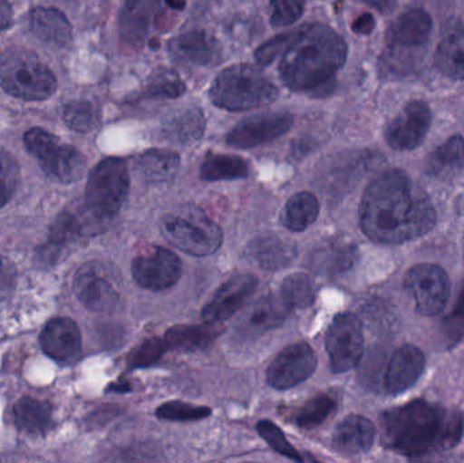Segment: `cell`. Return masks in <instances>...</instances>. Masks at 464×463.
I'll return each mask as SVG.
<instances>
[{"label":"cell","mask_w":464,"mask_h":463,"mask_svg":"<svg viewBox=\"0 0 464 463\" xmlns=\"http://www.w3.org/2000/svg\"><path fill=\"white\" fill-rule=\"evenodd\" d=\"M435 225V208L430 198L403 171H384L365 189L360 204V226L373 242L405 244L424 236Z\"/></svg>","instance_id":"6da1fadb"},{"label":"cell","mask_w":464,"mask_h":463,"mask_svg":"<svg viewBox=\"0 0 464 463\" xmlns=\"http://www.w3.org/2000/svg\"><path fill=\"white\" fill-rule=\"evenodd\" d=\"M463 418L458 410L417 400L382 416V440L395 453L422 457L459 443Z\"/></svg>","instance_id":"7a4b0ae2"},{"label":"cell","mask_w":464,"mask_h":463,"mask_svg":"<svg viewBox=\"0 0 464 463\" xmlns=\"http://www.w3.org/2000/svg\"><path fill=\"white\" fill-rule=\"evenodd\" d=\"M348 46L343 37L324 24L297 30L280 60L281 79L294 92L329 94L338 71L343 67Z\"/></svg>","instance_id":"3957f363"},{"label":"cell","mask_w":464,"mask_h":463,"mask_svg":"<svg viewBox=\"0 0 464 463\" xmlns=\"http://www.w3.org/2000/svg\"><path fill=\"white\" fill-rule=\"evenodd\" d=\"M278 89L250 64L226 68L209 89V98L218 108L228 111H250L275 102Z\"/></svg>","instance_id":"277c9868"},{"label":"cell","mask_w":464,"mask_h":463,"mask_svg":"<svg viewBox=\"0 0 464 463\" xmlns=\"http://www.w3.org/2000/svg\"><path fill=\"white\" fill-rule=\"evenodd\" d=\"M0 87L19 100L44 101L56 92L57 81L34 52L13 48L0 59Z\"/></svg>","instance_id":"5b68a950"},{"label":"cell","mask_w":464,"mask_h":463,"mask_svg":"<svg viewBox=\"0 0 464 463\" xmlns=\"http://www.w3.org/2000/svg\"><path fill=\"white\" fill-rule=\"evenodd\" d=\"M130 173L124 160L108 158L98 163L86 185V211L108 223L121 209L130 193Z\"/></svg>","instance_id":"8992f818"},{"label":"cell","mask_w":464,"mask_h":463,"mask_svg":"<svg viewBox=\"0 0 464 463\" xmlns=\"http://www.w3.org/2000/svg\"><path fill=\"white\" fill-rule=\"evenodd\" d=\"M162 230L171 244L198 257L217 252L223 242L222 228L195 207L166 215Z\"/></svg>","instance_id":"52a82bcc"},{"label":"cell","mask_w":464,"mask_h":463,"mask_svg":"<svg viewBox=\"0 0 464 463\" xmlns=\"http://www.w3.org/2000/svg\"><path fill=\"white\" fill-rule=\"evenodd\" d=\"M24 140L46 176L63 184H71L83 177L86 159L75 147L60 144L56 136L41 128L27 130Z\"/></svg>","instance_id":"ba28073f"},{"label":"cell","mask_w":464,"mask_h":463,"mask_svg":"<svg viewBox=\"0 0 464 463\" xmlns=\"http://www.w3.org/2000/svg\"><path fill=\"white\" fill-rule=\"evenodd\" d=\"M405 288L417 312L422 315L439 314L446 307L451 293L446 272L432 264L413 266L406 275Z\"/></svg>","instance_id":"9c48e42d"},{"label":"cell","mask_w":464,"mask_h":463,"mask_svg":"<svg viewBox=\"0 0 464 463\" xmlns=\"http://www.w3.org/2000/svg\"><path fill=\"white\" fill-rule=\"evenodd\" d=\"M364 348L362 326L352 313H343L327 329L326 350L334 372H346L359 364Z\"/></svg>","instance_id":"30bf717a"},{"label":"cell","mask_w":464,"mask_h":463,"mask_svg":"<svg viewBox=\"0 0 464 463\" xmlns=\"http://www.w3.org/2000/svg\"><path fill=\"white\" fill-rule=\"evenodd\" d=\"M181 274V260L166 247H147L133 258V279L146 290H168L177 285Z\"/></svg>","instance_id":"8fae6325"},{"label":"cell","mask_w":464,"mask_h":463,"mask_svg":"<svg viewBox=\"0 0 464 463\" xmlns=\"http://www.w3.org/2000/svg\"><path fill=\"white\" fill-rule=\"evenodd\" d=\"M73 290L90 312L106 313L119 304L120 293L102 264L87 263L76 272Z\"/></svg>","instance_id":"7c38bea8"},{"label":"cell","mask_w":464,"mask_h":463,"mask_svg":"<svg viewBox=\"0 0 464 463\" xmlns=\"http://www.w3.org/2000/svg\"><path fill=\"white\" fill-rule=\"evenodd\" d=\"M292 125L294 116L288 111L256 114L232 128L227 135V144L234 149H253L285 135Z\"/></svg>","instance_id":"4fadbf2b"},{"label":"cell","mask_w":464,"mask_h":463,"mask_svg":"<svg viewBox=\"0 0 464 463\" xmlns=\"http://www.w3.org/2000/svg\"><path fill=\"white\" fill-rule=\"evenodd\" d=\"M316 369V356L307 342H297L278 353L267 369V383L277 391L295 388Z\"/></svg>","instance_id":"5bb4252c"},{"label":"cell","mask_w":464,"mask_h":463,"mask_svg":"<svg viewBox=\"0 0 464 463\" xmlns=\"http://www.w3.org/2000/svg\"><path fill=\"white\" fill-rule=\"evenodd\" d=\"M430 120V106L422 101H413L387 125V143L400 151L416 149L427 136Z\"/></svg>","instance_id":"9a60e30c"},{"label":"cell","mask_w":464,"mask_h":463,"mask_svg":"<svg viewBox=\"0 0 464 463\" xmlns=\"http://www.w3.org/2000/svg\"><path fill=\"white\" fill-rule=\"evenodd\" d=\"M256 277L239 275L222 285L208 304L204 307L203 318L208 323H219L232 317L256 288Z\"/></svg>","instance_id":"2e32d148"},{"label":"cell","mask_w":464,"mask_h":463,"mask_svg":"<svg viewBox=\"0 0 464 463\" xmlns=\"http://www.w3.org/2000/svg\"><path fill=\"white\" fill-rule=\"evenodd\" d=\"M160 0H125L119 29L124 45L139 51L146 43L152 22L160 10Z\"/></svg>","instance_id":"e0dca14e"},{"label":"cell","mask_w":464,"mask_h":463,"mask_svg":"<svg viewBox=\"0 0 464 463\" xmlns=\"http://www.w3.org/2000/svg\"><path fill=\"white\" fill-rule=\"evenodd\" d=\"M432 19L424 10H411L400 16L387 33L389 54L421 48L430 38Z\"/></svg>","instance_id":"ac0fdd59"},{"label":"cell","mask_w":464,"mask_h":463,"mask_svg":"<svg viewBox=\"0 0 464 463\" xmlns=\"http://www.w3.org/2000/svg\"><path fill=\"white\" fill-rule=\"evenodd\" d=\"M40 342L49 358L57 362H70L81 352V331L71 318H53L41 332Z\"/></svg>","instance_id":"d6986e66"},{"label":"cell","mask_w":464,"mask_h":463,"mask_svg":"<svg viewBox=\"0 0 464 463\" xmlns=\"http://www.w3.org/2000/svg\"><path fill=\"white\" fill-rule=\"evenodd\" d=\"M424 369V352L413 345H403L392 356L384 377V388L392 394L403 393L420 380Z\"/></svg>","instance_id":"ffe728a7"},{"label":"cell","mask_w":464,"mask_h":463,"mask_svg":"<svg viewBox=\"0 0 464 463\" xmlns=\"http://www.w3.org/2000/svg\"><path fill=\"white\" fill-rule=\"evenodd\" d=\"M169 51L176 59L196 65L218 64L222 60L219 43L204 30H190L169 43Z\"/></svg>","instance_id":"44dd1931"},{"label":"cell","mask_w":464,"mask_h":463,"mask_svg":"<svg viewBox=\"0 0 464 463\" xmlns=\"http://www.w3.org/2000/svg\"><path fill=\"white\" fill-rule=\"evenodd\" d=\"M376 429L371 420L359 415L343 419L333 437V446L340 454L359 456L367 453L375 442Z\"/></svg>","instance_id":"7402d4cb"},{"label":"cell","mask_w":464,"mask_h":463,"mask_svg":"<svg viewBox=\"0 0 464 463\" xmlns=\"http://www.w3.org/2000/svg\"><path fill=\"white\" fill-rule=\"evenodd\" d=\"M359 252L356 245L343 239H329L318 245L311 256L314 271L324 275H338L348 271L356 264Z\"/></svg>","instance_id":"603a6c76"},{"label":"cell","mask_w":464,"mask_h":463,"mask_svg":"<svg viewBox=\"0 0 464 463\" xmlns=\"http://www.w3.org/2000/svg\"><path fill=\"white\" fill-rule=\"evenodd\" d=\"M247 256L262 269L277 271L295 260L296 249L277 236H261L248 245Z\"/></svg>","instance_id":"cb8c5ba5"},{"label":"cell","mask_w":464,"mask_h":463,"mask_svg":"<svg viewBox=\"0 0 464 463\" xmlns=\"http://www.w3.org/2000/svg\"><path fill=\"white\" fill-rule=\"evenodd\" d=\"M30 27L35 37L52 45L64 46L72 35L70 21L57 8H34L30 14Z\"/></svg>","instance_id":"d4e9b609"},{"label":"cell","mask_w":464,"mask_h":463,"mask_svg":"<svg viewBox=\"0 0 464 463\" xmlns=\"http://www.w3.org/2000/svg\"><path fill=\"white\" fill-rule=\"evenodd\" d=\"M464 169V139L452 136L428 157L425 170L436 178H454Z\"/></svg>","instance_id":"484cf974"},{"label":"cell","mask_w":464,"mask_h":463,"mask_svg":"<svg viewBox=\"0 0 464 463\" xmlns=\"http://www.w3.org/2000/svg\"><path fill=\"white\" fill-rule=\"evenodd\" d=\"M207 325L188 326L179 325L166 332V350L169 351H198L211 345L219 337L220 328L217 323Z\"/></svg>","instance_id":"4316f807"},{"label":"cell","mask_w":464,"mask_h":463,"mask_svg":"<svg viewBox=\"0 0 464 463\" xmlns=\"http://www.w3.org/2000/svg\"><path fill=\"white\" fill-rule=\"evenodd\" d=\"M179 155L168 150H149L138 159V170L141 178L150 184L171 181L179 169Z\"/></svg>","instance_id":"83f0119b"},{"label":"cell","mask_w":464,"mask_h":463,"mask_svg":"<svg viewBox=\"0 0 464 463\" xmlns=\"http://www.w3.org/2000/svg\"><path fill=\"white\" fill-rule=\"evenodd\" d=\"M206 130V117L198 108L182 109L165 124L166 138L179 144H192L203 138Z\"/></svg>","instance_id":"f1b7e54d"},{"label":"cell","mask_w":464,"mask_h":463,"mask_svg":"<svg viewBox=\"0 0 464 463\" xmlns=\"http://www.w3.org/2000/svg\"><path fill=\"white\" fill-rule=\"evenodd\" d=\"M14 420L21 431L43 435L51 426V404L33 397H24L14 407Z\"/></svg>","instance_id":"f546056e"},{"label":"cell","mask_w":464,"mask_h":463,"mask_svg":"<svg viewBox=\"0 0 464 463\" xmlns=\"http://www.w3.org/2000/svg\"><path fill=\"white\" fill-rule=\"evenodd\" d=\"M319 217V201L313 193L299 192L286 201L281 222L294 233L310 227Z\"/></svg>","instance_id":"4dcf8cb0"},{"label":"cell","mask_w":464,"mask_h":463,"mask_svg":"<svg viewBox=\"0 0 464 463\" xmlns=\"http://www.w3.org/2000/svg\"><path fill=\"white\" fill-rule=\"evenodd\" d=\"M435 64L443 75L464 79V30L450 33L439 43Z\"/></svg>","instance_id":"1f68e13d"},{"label":"cell","mask_w":464,"mask_h":463,"mask_svg":"<svg viewBox=\"0 0 464 463\" xmlns=\"http://www.w3.org/2000/svg\"><path fill=\"white\" fill-rule=\"evenodd\" d=\"M250 173L247 160L235 155H208L201 165V178L206 181H232L246 178Z\"/></svg>","instance_id":"d6a6232c"},{"label":"cell","mask_w":464,"mask_h":463,"mask_svg":"<svg viewBox=\"0 0 464 463\" xmlns=\"http://www.w3.org/2000/svg\"><path fill=\"white\" fill-rule=\"evenodd\" d=\"M337 402L329 394H318L295 410L294 420L299 429H313L334 413Z\"/></svg>","instance_id":"836d02e7"},{"label":"cell","mask_w":464,"mask_h":463,"mask_svg":"<svg viewBox=\"0 0 464 463\" xmlns=\"http://www.w3.org/2000/svg\"><path fill=\"white\" fill-rule=\"evenodd\" d=\"M280 296L289 309H305L313 304L315 290L313 282L305 274L289 275L284 279L280 288Z\"/></svg>","instance_id":"e575fe53"},{"label":"cell","mask_w":464,"mask_h":463,"mask_svg":"<svg viewBox=\"0 0 464 463\" xmlns=\"http://www.w3.org/2000/svg\"><path fill=\"white\" fill-rule=\"evenodd\" d=\"M289 307L281 296L266 295L259 299L251 314V325L261 331L277 328L285 321Z\"/></svg>","instance_id":"d590c367"},{"label":"cell","mask_w":464,"mask_h":463,"mask_svg":"<svg viewBox=\"0 0 464 463\" xmlns=\"http://www.w3.org/2000/svg\"><path fill=\"white\" fill-rule=\"evenodd\" d=\"M144 92L149 97L179 98L185 94L187 86L176 71L162 67L149 76Z\"/></svg>","instance_id":"8d00e7d4"},{"label":"cell","mask_w":464,"mask_h":463,"mask_svg":"<svg viewBox=\"0 0 464 463\" xmlns=\"http://www.w3.org/2000/svg\"><path fill=\"white\" fill-rule=\"evenodd\" d=\"M63 119L71 130L86 133L97 127L100 114L97 108L89 101H72L64 106Z\"/></svg>","instance_id":"74e56055"},{"label":"cell","mask_w":464,"mask_h":463,"mask_svg":"<svg viewBox=\"0 0 464 463\" xmlns=\"http://www.w3.org/2000/svg\"><path fill=\"white\" fill-rule=\"evenodd\" d=\"M208 407L187 404L182 401H170L158 408L157 416L166 421H198L211 416Z\"/></svg>","instance_id":"f35d334b"},{"label":"cell","mask_w":464,"mask_h":463,"mask_svg":"<svg viewBox=\"0 0 464 463\" xmlns=\"http://www.w3.org/2000/svg\"><path fill=\"white\" fill-rule=\"evenodd\" d=\"M19 176L21 170L15 158L5 149H0V208L5 206L15 193Z\"/></svg>","instance_id":"ab89813d"},{"label":"cell","mask_w":464,"mask_h":463,"mask_svg":"<svg viewBox=\"0 0 464 463\" xmlns=\"http://www.w3.org/2000/svg\"><path fill=\"white\" fill-rule=\"evenodd\" d=\"M256 431L261 435L262 439L266 440L267 445L277 451L281 456L292 459V461L302 462L303 458L291 445H289L286 438L284 437L283 431L278 429L276 424L269 420H262L256 424Z\"/></svg>","instance_id":"60d3db41"},{"label":"cell","mask_w":464,"mask_h":463,"mask_svg":"<svg viewBox=\"0 0 464 463\" xmlns=\"http://www.w3.org/2000/svg\"><path fill=\"white\" fill-rule=\"evenodd\" d=\"M302 14V0H272L270 2V24L275 27L289 26L299 21Z\"/></svg>","instance_id":"b9f144b4"},{"label":"cell","mask_w":464,"mask_h":463,"mask_svg":"<svg viewBox=\"0 0 464 463\" xmlns=\"http://www.w3.org/2000/svg\"><path fill=\"white\" fill-rule=\"evenodd\" d=\"M166 345L163 340L160 339H150L146 340L143 344L139 345L136 350L130 352V358H128V363L130 367H149L152 364L157 363L163 353H165Z\"/></svg>","instance_id":"7bdbcfd3"},{"label":"cell","mask_w":464,"mask_h":463,"mask_svg":"<svg viewBox=\"0 0 464 463\" xmlns=\"http://www.w3.org/2000/svg\"><path fill=\"white\" fill-rule=\"evenodd\" d=\"M297 30L295 32L283 33V34L276 35V37L270 38L266 43H262L258 49H256V62L262 65L272 64L278 56H283L284 52L288 49L291 45L292 41L296 37Z\"/></svg>","instance_id":"ee69618b"},{"label":"cell","mask_w":464,"mask_h":463,"mask_svg":"<svg viewBox=\"0 0 464 463\" xmlns=\"http://www.w3.org/2000/svg\"><path fill=\"white\" fill-rule=\"evenodd\" d=\"M82 231H83V225L78 217L70 212H63L52 226L51 238L54 244H65L75 239Z\"/></svg>","instance_id":"f6af8a7d"},{"label":"cell","mask_w":464,"mask_h":463,"mask_svg":"<svg viewBox=\"0 0 464 463\" xmlns=\"http://www.w3.org/2000/svg\"><path fill=\"white\" fill-rule=\"evenodd\" d=\"M444 331L451 342H458L462 339L464 334V288L454 313L447 318L446 323H444Z\"/></svg>","instance_id":"bcb514c9"},{"label":"cell","mask_w":464,"mask_h":463,"mask_svg":"<svg viewBox=\"0 0 464 463\" xmlns=\"http://www.w3.org/2000/svg\"><path fill=\"white\" fill-rule=\"evenodd\" d=\"M375 29V18L371 14H362L356 21L352 24V30L356 34H370L372 30Z\"/></svg>","instance_id":"7dc6e473"},{"label":"cell","mask_w":464,"mask_h":463,"mask_svg":"<svg viewBox=\"0 0 464 463\" xmlns=\"http://www.w3.org/2000/svg\"><path fill=\"white\" fill-rule=\"evenodd\" d=\"M13 21V8L5 0H0V33L7 29Z\"/></svg>","instance_id":"c3c4849f"},{"label":"cell","mask_w":464,"mask_h":463,"mask_svg":"<svg viewBox=\"0 0 464 463\" xmlns=\"http://www.w3.org/2000/svg\"><path fill=\"white\" fill-rule=\"evenodd\" d=\"M166 3H168L169 7L176 11H181L187 7V0H166Z\"/></svg>","instance_id":"681fc988"},{"label":"cell","mask_w":464,"mask_h":463,"mask_svg":"<svg viewBox=\"0 0 464 463\" xmlns=\"http://www.w3.org/2000/svg\"><path fill=\"white\" fill-rule=\"evenodd\" d=\"M0 276H2V263H0Z\"/></svg>","instance_id":"f907efd6"}]
</instances>
